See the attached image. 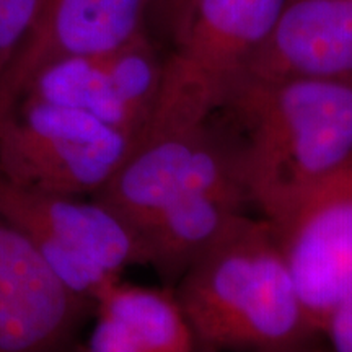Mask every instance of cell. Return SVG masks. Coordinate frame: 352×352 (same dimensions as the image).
Masks as SVG:
<instances>
[{"label": "cell", "mask_w": 352, "mask_h": 352, "mask_svg": "<svg viewBox=\"0 0 352 352\" xmlns=\"http://www.w3.org/2000/svg\"><path fill=\"white\" fill-rule=\"evenodd\" d=\"M323 336L331 352H352V292L329 315Z\"/></svg>", "instance_id": "9a60e30c"}, {"label": "cell", "mask_w": 352, "mask_h": 352, "mask_svg": "<svg viewBox=\"0 0 352 352\" xmlns=\"http://www.w3.org/2000/svg\"><path fill=\"white\" fill-rule=\"evenodd\" d=\"M271 226L308 327L320 336L334 308L352 292V157Z\"/></svg>", "instance_id": "52a82bcc"}, {"label": "cell", "mask_w": 352, "mask_h": 352, "mask_svg": "<svg viewBox=\"0 0 352 352\" xmlns=\"http://www.w3.org/2000/svg\"><path fill=\"white\" fill-rule=\"evenodd\" d=\"M83 302L0 215V352H56L76 327Z\"/></svg>", "instance_id": "9c48e42d"}, {"label": "cell", "mask_w": 352, "mask_h": 352, "mask_svg": "<svg viewBox=\"0 0 352 352\" xmlns=\"http://www.w3.org/2000/svg\"><path fill=\"white\" fill-rule=\"evenodd\" d=\"M179 302L197 346L303 352L315 344L274 227L241 214L179 277Z\"/></svg>", "instance_id": "7a4b0ae2"}, {"label": "cell", "mask_w": 352, "mask_h": 352, "mask_svg": "<svg viewBox=\"0 0 352 352\" xmlns=\"http://www.w3.org/2000/svg\"><path fill=\"white\" fill-rule=\"evenodd\" d=\"M303 352H323V351H320L318 347H316V346L314 344V346H310L307 351H303Z\"/></svg>", "instance_id": "e0dca14e"}, {"label": "cell", "mask_w": 352, "mask_h": 352, "mask_svg": "<svg viewBox=\"0 0 352 352\" xmlns=\"http://www.w3.org/2000/svg\"><path fill=\"white\" fill-rule=\"evenodd\" d=\"M135 139L80 109L30 96L0 108V175L33 191L96 195Z\"/></svg>", "instance_id": "277c9868"}, {"label": "cell", "mask_w": 352, "mask_h": 352, "mask_svg": "<svg viewBox=\"0 0 352 352\" xmlns=\"http://www.w3.org/2000/svg\"><path fill=\"white\" fill-rule=\"evenodd\" d=\"M248 201L240 178H230L179 197L139 233L144 264L179 279L243 214Z\"/></svg>", "instance_id": "7c38bea8"}, {"label": "cell", "mask_w": 352, "mask_h": 352, "mask_svg": "<svg viewBox=\"0 0 352 352\" xmlns=\"http://www.w3.org/2000/svg\"><path fill=\"white\" fill-rule=\"evenodd\" d=\"M285 77H352V0H285L241 80Z\"/></svg>", "instance_id": "8fae6325"}, {"label": "cell", "mask_w": 352, "mask_h": 352, "mask_svg": "<svg viewBox=\"0 0 352 352\" xmlns=\"http://www.w3.org/2000/svg\"><path fill=\"white\" fill-rule=\"evenodd\" d=\"M285 0H189L164 60L147 126L208 122L245 76L279 20Z\"/></svg>", "instance_id": "3957f363"}, {"label": "cell", "mask_w": 352, "mask_h": 352, "mask_svg": "<svg viewBox=\"0 0 352 352\" xmlns=\"http://www.w3.org/2000/svg\"><path fill=\"white\" fill-rule=\"evenodd\" d=\"M230 178H240L239 147H230L219 138L210 121L145 129L116 173L94 197L120 215L139 236L173 201Z\"/></svg>", "instance_id": "8992f818"}, {"label": "cell", "mask_w": 352, "mask_h": 352, "mask_svg": "<svg viewBox=\"0 0 352 352\" xmlns=\"http://www.w3.org/2000/svg\"><path fill=\"white\" fill-rule=\"evenodd\" d=\"M188 6L189 0H155L153 10L160 13V19L165 23V28L171 33V36L186 15Z\"/></svg>", "instance_id": "2e32d148"}, {"label": "cell", "mask_w": 352, "mask_h": 352, "mask_svg": "<svg viewBox=\"0 0 352 352\" xmlns=\"http://www.w3.org/2000/svg\"><path fill=\"white\" fill-rule=\"evenodd\" d=\"M96 314L124 329L140 352H199L176 292L109 280L94 298Z\"/></svg>", "instance_id": "4fadbf2b"}, {"label": "cell", "mask_w": 352, "mask_h": 352, "mask_svg": "<svg viewBox=\"0 0 352 352\" xmlns=\"http://www.w3.org/2000/svg\"><path fill=\"white\" fill-rule=\"evenodd\" d=\"M155 0H43L25 46L0 80V108L43 65L118 50L147 33Z\"/></svg>", "instance_id": "30bf717a"}, {"label": "cell", "mask_w": 352, "mask_h": 352, "mask_svg": "<svg viewBox=\"0 0 352 352\" xmlns=\"http://www.w3.org/2000/svg\"><path fill=\"white\" fill-rule=\"evenodd\" d=\"M0 215L23 233L70 292L94 302L132 264H144L139 236L100 201L33 191L0 175Z\"/></svg>", "instance_id": "5b68a950"}, {"label": "cell", "mask_w": 352, "mask_h": 352, "mask_svg": "<svg viewBox=\"0 0 352 352\" xmlns=\"http://www.w3.org/2000/svg\"><path fill=\"white\" fill-rule=\"evenodd\" d=\"M85 352H140L116 321L96 314V323L88 338Z\"/></svg>", "instance_id": "5bb4252c"}, {"label": "cell", "mask_w": 352, "mask_h": 352, "mask_svg": "<svg viewBox=\"0 0 352 352\" xmlns=\"http://www.w3.org/2000/svg\"><path fill=\"white\" fill-rule=\"evenodd\" d=\"M164 60L144 33L114 51L43 65L8 103L30 96L80 109L138 140L160 94Z\"/></svg>", "instance_id": "ba28073f"}, {"label": "cell", "mask_w": 352, "mask_h": 352, "mask_svg": "<svg viewBox=\"0 0 352 352\" xmlns=\"http://www.w3.org/2000/svg\"><path fill=\"white\" fill-rule=\"evenodd\" d=\"M226 107L246 132L239 147L246 197L270 222L352 157V77L246 78Z\"/></svg>", "instance_id": "6da1fadb"}]
</instances>
